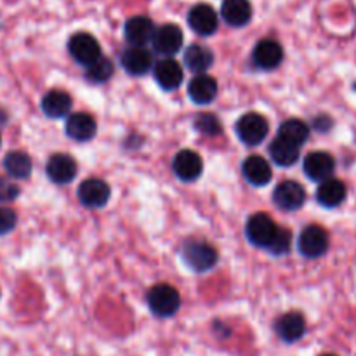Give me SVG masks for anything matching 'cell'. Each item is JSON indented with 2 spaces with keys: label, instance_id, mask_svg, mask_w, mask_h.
Wrapping results in <instances>:
<instances>
[{
  "label": "cell",
  "instance_id": "6da1fadb",
  "mask_svg": "<svg viewBox=\"0 0 356 356\" xmlns=\"http://www.w3.org/2000/svg\"><path fill=\"white\" fill-rule=\"evenodd\" d=\"M148 306L156 316H172L181 306V296L172 285L159 284L149 289Z\"/></svg>",
  "mask_w": 356,
  "mask_h": 356
},
{
  "label": "cell",
  "instance_id": "7a4b0ae2",
  "mask_svg": "<svg viewBox=\"0 0 356 356\" xmlns=\"http://www.w3.org/2000/svg\"><path fill=\"white\" fill-rule=\"evenodd\" d=\"M270 125L266 118L259 113H247L236 122V134L245 145L256 146L266 139Z\"/></svg>",
  "mask_w": 356,
  "mask_h": 356
},
{
  "label": "cell",
  "instance_id": "3957f363",
  "mask_svg": "<svg viewBox=\"0 0 356 356\" xmlns=\"http://www.w3.org/2000/svg\"><path fill=\"white\" fill-rule=\"evenodd\" d=\"M68 51L79 65L89 66L101 58V45L90 33H75L68 42Z\"/></svg>",
  "mask_w": 356,
  "mask_h": 356
},
{
  "label": "cell",
  "instance_id": "277c9868",
  "mask_svg": "<svg viewBox=\"0 0 356 356\" xmlns=\"http://www.w3.org/2000/svg\"><path fill=\"white\" fill-rule=\"evenodd\" d=\"M183 259L195 271H207L218 263V252L209 243L193 240L183 247Z\"/></svg>",
  "mask_w": 356,
  "mask_h": 356
},
{
  "label": "cell",
  "instance_id": "5b68a950",
  "mask_svg": "<svg viewBox=\"0 0 356 356\" xmlns=\"http://www.w3.org/2000/svg\"><path fill=\"white\" fill-rule=\"evenodd\" d=\"M278 233V226L268 214H254L247 221V238L257 247L268 249Z\"/></svg>",
  "mask_w": 356,
  "mask_h": 356
},
{
  "label": "cell",
  "instance_id": "8992f818",
  "mask_svg": "<svg viewBox=\"0 0 356 356\" xmlns=\"http://www.w3.org/2000/svg\"><path fill=\"white\" fill-rule=\"evenodd\" d=\"M329 249V235L322 226H306L299 236V250L302 256L315 259V257L323 256Z\"/></svg>",
  "mask_w": 356,
  "mask_h": 356
},
{
  "label": "cell",
  "instance_id": "52a82bcc",
  "mask_svg": "<svg viewBox=\"0 0 356 356\" xmlns=\"http://www.w3.org/2000/svg\"><path fill=\"white\" fill-rule=\"evenodd\" d=\"M273 202L282 211H298L305 205L306 191L296 181H284L275 188Z\"/></svg>",
  "mask_w": 356,
  "mask_h": 356
},
{
  "label": "cell",
  "instance_id": "ba28073f",
  "mask_svg": "<svg viewBox=\"0 0 356 356\" xmlns=\"http://www.w3.org/2000/svg\"><path fill=\"white\" fill-rule=\"evenodd\" d=\"M188 24L195 33L202 35V37H209V35L216 33L218 30V14L207 3H198V6L191 7L190 14H188Z\"/></svg>",
  "mask_w": 356,
  "mask_h": 356
},
{
  "label": "cell",
  "instance_id": "9c48e42d",
  "mask_svg": "<svg viewBox=\"0 0 356 356\" xmlns=\"http://www.w3.org/2000/svg\"><path fill=\"white\" fill-rule=\"evenodd\" d=\"M110 186L103 179L90 177L79 186V200L89 209H99L110 200Z\"/></svg>",
  "mask_w": 356,
  "mask_h": 356
},
{
  "label": "cell",
  "instance_id": "30bf717a",
  "mask_svg": "<svg viewBox=\"0 0 356 356\" xmlns=\"http://www.w3.org/2000/svg\"><path fill=\"white\" fill-rule=\"evenodd\" d=\"M181 45H183V31L179 26L169 23L163 24L162 28L155 31V37H153V49H155L159 54L165 56H174L176 52H179Z\"/></svg>",
  "mask_w": 356,
  "mask_h": 356
},
{
  "label": "cell",
  "instance_id": "8fae6325",
  "mask_svg": "<svg viewBox=\"0 0 356 356\" xmlns=\"http://www.w3.org/2000/svg\"><path fill=\"white\" fill-rule=\"evenodd\" d=\"M155 24L149 17L146 16H134L125 23L124 33L129 44L138 45V47H145L146 44L153 42L155 37Z\"/></svg>",
  "mask_w": 356,
  "mask_h": 356
},
{
  "label": "cell",
  "instance_id": "7c38bea8",
  "mask_svg": "<svg viewBox=\"0 0 356 356\" xmlns=\"http://www.w3.org/2000/svg\"><path fill=\"white\" fill-rule=\"evenodd\" d=\"M172 169L176 176L183 181H195L204 170V162L202 156L193 149H183L174 156Z\"/></svg>",
  "mask_w": 356,
  "mask_h": 356
},
{
  "label": "cell",
  "instance_id": "4fadbf2b",
  "mask_svg": "<svg viewBox=\"0 0 356 356\" xmlns=\"http://www.w3.org/2000/svg\"><path fill=\"white\" fill-rule=\"evenodd\" d=\"M334 169H336V162L332 156L325 152H313L306 155L305 159V172L312 181H322L332 177Z\"/></svg>",
  "mask_w": 356,
  "mask_h": 356
},
{
  "label": "cell",
  "instance_id": "5bb4252c",
  "mask_svg": "<svg viewBox=\"0 0 356 356\" xmlns=\"http://www.w3.org/2000/svg\"><path fill=\"white\" fill-rule=\"evenodd\" d=\"M45 170H47V176L52 183L66 184L76 176V162L70 155L56 153L49 159Z\"/></svg>",
  "mask_w": 356,
  "mask_h": 356
},
{
  "label": "cell",
  "instance_id": "9a60e30c",
  "mask_svg": "<svg viewBox=\"0 0 356 356\" xmlns=\"http://www.w3.org/2000/svg\"><path fill=\"white\" fill-rule=\"evenodd\" d=\"M284 59V49L277 40H261L252 52V61L261 70H275Z\"/></svg>",
  "mask_w": 356,
  "mask_h": 356
},
{
  "label": "cell",
  "instance_id": "2e32d148",
  "mask_svg": "<svg viewBox=\"0 0 356 356\" xmlns=\"http://www.w3.org/2000/svg\"><path fill=\"white\" fill-rule=\"evenodd\" d=\"M153 73H155V79L159 82V86L165 90L177 89L181 86V82H183V68L172 58L160 59L153 66Z\"/></svg>",
  "mask_w": 356,
  "mask_h": 356
},
{
  "label": "cell",
  "instance_id": "e0dca14e",
  "mask_svg": "<svg viewBox=\"0 0 356 356\" xmlns=\"http://www.w3.org/2000/svg\"><path fill=\"white\" fill-rule=\"evenodd\" d=\"M275 329H277V334L280 336L282 341H285V343H296V341H299L305 336L306 320L298 312L285 313V315H282L278 318Z\"/></svg>",
  "mask_w": 356,
  "mask_h": 356
},
{
  "label": "cell",
  "instance_id": "ac0fdd59",
  "mask_svg": "<svg viewBox=\"0 0 356 356\" xmlns=\"http://www.w3.org/2000/svg\"><path fill=\"white\" fill-rule=\"evenodd\" d=\"M66 134L75 141H89L96 136V120L89 113H73L66 118Z\"/></svg>",
  "mask_w": 356,
  "mask_h": 356
},
{
  "label": "cell",
  "instance_id": "d6986e66",
  "mask_svg": "<svg viewBox=\"0 0 356 356\" xmlns=\"http://www.w3.org/2000/svg\"><path fill=\"white\" fill-rule=\"evenodd\" d=\"M122 66L131 75H145L153 68V56L145 47L134 45L122 54Z\"/></svg>",
  "mask_w": 356,
  "mask_h": 356
},
{
  "label": "cell",
  "instance_id": "ffe728a7",
  "mask_svg": "<svg viewBox=\"0 0 356 356\" xmlns=\"http://www.w3.org/2000/svg\"><path fill=\"white\" fill-rule=\"evenodd\" d=\"M188 94L197 104H209L218 96V82L205 73L193 76L188 86Z\"/></svg>",
  "mask_w": 356,
  "mask_h": 356
},
{
  "label": "cell",
  "instance_id": "44dd1931",
  "mask_svg": "<svg viewBox=\"0 0 356 356\" xmlns=\"http://www.w3.org/2000/svg\"><path fill=\"white\" fill-rule=\"evenodd\" d=\"M242 170L245 179L254 186H264V184L270 183L271 176H273L271 165L259 155H252L243 160Z\"/></svg>",
  "mask_w": 356,
  "mask_h": 356
},
{
  "label": "cell",
  "instance_id": "7402d4cb",
  "mask_svg": "<svg viewBox=\"0 0 356 356\" xmlns=\"http://www.w3.org/2000/svg\"><path fill=\"white\" fill-rule=\"evenodd\" d=\"M221 16L232 26H245L252 17V6L249 0H225L221 7Z\"/></svg>",
  "mask_w": 356,
  "mask_h": 356
},
{
  "label": "cell",
  "instance_id": "603a6c76",
  "mask_svg": "<svg viewBox=\"0 0 356 356\" xmlns=\"http://www.w3.org/2000/svg\"><path fill=\"white\" fill-rule=\"evenodd\" d=\"M344 198H346V186L343 181L334 179V177L322 181L316 190V200L323 207H337L339 204H343Z\"/></svg>",
  "mask_w": 356,
  "mask_h": 356
},
{
  "label": "cell",
  "instance_id": "cb8c5ba5",
  "mask_svg": "<svg viewBox=\"0 0 356 356\" xmlns=\"http://www.w3.org/2000/svg\"><path fill=\"white\" fill-rule=\"evenodd\" d=\"M72 108V97L65 90H49L42 97V111L49 118H61L66 117Z\"/></svg>",
  "mask_w": 356,
  "mask_h": 356
},
{
  "label": "cell",
  "instance_id": "d4e9b609",
  "mask_svg": "<svg viewBox=\"0 0 356 356\" xmlns=\"http://www.w3.org/2000/svg\"><path fill=\"white\" fill-rule=\"evenodd\" d=\"M270 155L277 165L282 167H291L298 162L299 159V146L294 143L287 141V139L278 136L270 146Z\"/></svg>",
  "mask_w": 356,
  "mask_h": 356
},
{
  "label": "cell",
  "instance_id": "484cf974",
  "mask_svg": "<svg viewBox=\"0 0 356 356\" xmlns=\"http://www.w3.org/2000/svg\"><path fill=\"white\" fill-rule=\"evenodd\" d=\"M214 63V56H212L211 49L204 47V45H190L184 52V65L195 73H205Z\"/></svg>",
  "mask_w": 356,
  "mask_h": 356
},
{
  "label": "cell",
  "instance_id": "4316f807",
  "mask_svg": "<svg viewBox=\"0 0 356 356\" xmlns=\"http://www.w3.org/2000/svg\"><path fill=\"white\" fill-rule=\"evenodd\" d=\"M7 174L14 179H26L31 174V159L24 152H10L3 159Z\"/></svg>",
  "mask_w": 356,
  "mask_h": 356
},
{
  "label": "cell",
  "instance_id": "83f0119b",
  "mask_svg": "<svg viewBox=\"0 0 356 356\" xmlns=\"http://www.w3.org/2000/svg\"><path fill=\"white\" fill-rule=\"evenodd\" d=\"M280 138L287 139V141L294 143V145L301 146L308 141L309 138V127L299 118H291V120H285L280 125V131H278Z\"/></svg>",
  "mask_w": 356,
  "mask_h": 356
},
{
  "label": "cell",
  "instance_id": "f1b7e54d",
  "mask_svg": "<svg viewBox=\"0 0 356 356\" xmlns=\"http://www.w3.org/2000/svg\"><path fill=\"white\" fill-rule=\"evenodd\" d=\"M111 75H113V65H111L110 59L103 58V56H101L97 61H94L92 65L86 66V76L90 82L103 83L106 82Z\"/></svg>",
  "mask_w": 356,
  "mask_h": 356
},
{
  "label": "cell",
  "instance_id": "f546056e",
  "mask_svg": "<svg viewBox=\"0 0 356 356\" xmlns=\"http://www.w3.org/2000/svg\"><path fill=\"white\" fill-rule=\"evenodd\" d=\"M195 127H197L198 132H202L204 136H209V138H214L221 132V124H219L218 117L212 113H200L195 118Z\"/></svg>",
  "mask_w": 356,
  "mask_h": 356
},
{
  "label": "cell",
  "instance_id": "4dcf8cb0",
  "mask_svg": "<svg viewBox=\"0 0 356 356\" xmlns=\"http://www.w3.org/2000/svg\"><path fill=\"white\" fill-rule=\"evenodd\" d=\"M291 243H292L291 232L284 228H278L277 236L273 238L271 245L268 247V250H270L271 254H275V256H282V254H287L289 250H291Z\"/></svg>",
  "mask_w": 356,
  "mask_h": 356
},
{
  "label": "cell",
  "instance_id": "1f68e13d",
  "mask_svg": "<svg viewBox=\"0 0 356 356\" xmlns=\"http://www.w3.org/2000/svg\"><path fill=\"white\" fill-rule=\"evenodd\" d=\"M17 216L13 209L0 207V235H7L16 228Z\"/></svg>",
  "mask_w": 356,
  "mask_h": 356
},
{
  "label": "cell",
  "instance_id": "d6a6232c",
  "mask_svg": "<svg viewBox=\"0 0 356 356\" xmlns=\"http://www.w3.org/2000/svg\"><path fill=\"white\" fill-rule=\"evenodd\" d=\"M19 195V188L13 183V179L0 177V202H13Z\"/></svg>",
  "mask_w": 356,
  "mask_h": 356
},
{
  "label": "cell",
  "instance_id": "836d02e7",
  "mask_svg": "<svg viewBox=\"0 0 356 356\" xmlns=\"http://www.w3.org/2000/svg\"><path fill=\"white\" fill-rule=\"evenodd\" d=\"M323 356H334V355H323Z\"/></svg>",
  "mask_w": 356,
  "mask_h": 356
},
{
  "label": "cell",
  "instance_id": "e575fe53",
  "mask_svg": "<svg viewBox=\"0 0 356 356\" xmlns=\"http://www.w3.org/2000/svg\"><path fill=\"white\" fill-rule=\"evenodd\" d=\"M0 143H2V138H0Z\"/></svg>",
  "mask_w": 356,
  "mask_h": 356
}]
</instances>
